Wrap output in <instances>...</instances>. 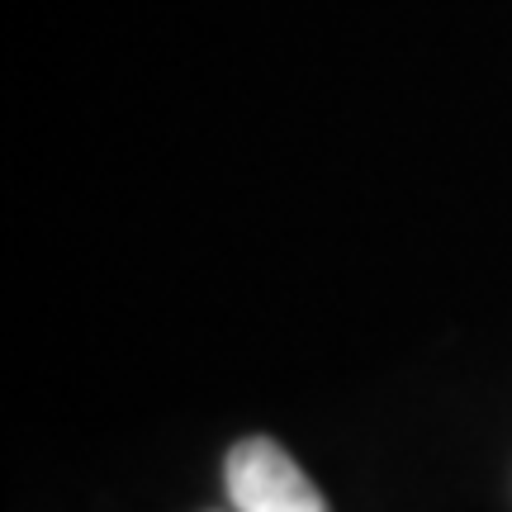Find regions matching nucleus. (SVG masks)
<instances>
[{"label":"nucleus","mask_w":512,"mask_h":512,"mask_svg":"<svg viewBox=\"0 0 512 512\" xmlns=\"http://www.w3.org/2000/svg\"><path fill=\"white\" fill-rule=\"evenodd\" d=\"M223 489L238 512H332L299 460L271 437H247L228 451Z\"/></svg>","instance_id":"obj_1"}]
</instances>
